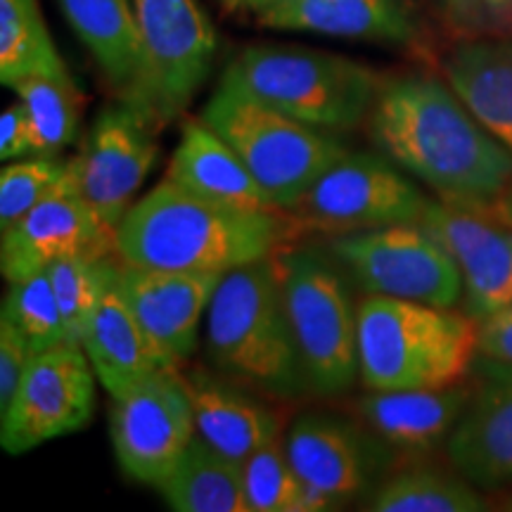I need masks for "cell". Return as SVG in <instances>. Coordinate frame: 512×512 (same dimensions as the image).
<instances>
[{
  "label": "cell",
  "mask_w": 512,
  "mask_h": 512,
  "mask_svg": "<svg viewBox=\"0 0 512 512\" xmlns=\"http://www.w3.org/2000/svg\"><path fill=\"white\" fill-rule=\"evenodd\" d=\"M370 128L384 155L439 200L482 211L503 204L512 185V152L437 76L403 74L380 83Z\"/></svg>",
  "instance_id": "1"
},
{
  "label": "cell",
  "mask_w": 512,
  "mask_h": 512,
  "mask_svg": "<svg viewBox=\"0 0 512 512\" xmlns=\"http://www.w3.org/2000/svg\"><path fill=\"white\" fill-rule=\"evenodd\" d=\"M299 233L290 211L228 207L164 178L119 221L114 254L152 271L226 275L278 254Z\"/></svg>",
  "instance_id": "2"
},
{
  "label": "cell",
  "mask_w": 512,
  "mask_h": 512,
  "mask_svg": "<svg viewBox=\"0 0 512 512\" xmlns=\"http://www.w3.org/2000/svg\"><path fill=\"white\" fill-rule=\"evenodd\" d=\"M204 337L209 361L230 382L275 399H294L309 389L275 254L223 275L211 297Z\"/></svg>",
  "instance_id": "3"
},
{
  "label": "cell",
  "mask_w": 512,
  "mask_h": 512,
  "mask_svg": "<svg viewBox=\"0 0 512 512\" xmlns=\"http://www.w3.org/2000/svg\"><path fill=\"white\" fill-rule=\"evenodd\" d=\"M477 320L451 309L368 294L358 304V375L368 389H437L463 382Z\"/></svg>",
  "instance_id": "4"
},
{
  "label": "cell",
  "mask_w": 512,
  "mask_h": 512,
  "mask_svg": "<svg viewBox=\"0 0 512 512\" xmlns=\"http://www.w3.org/2000/svg\"><path fill=\"white\" fill-rule=\"evenodd\" d=\"M200 119L238 152L278 209L290 211L347 147L328 131L287 117L242 86L226 67Z\"/></svg>",
  "instance_id": "5"
},
{
  "label": "cell",
  "mask_w": 512,
  "mask_h": 512,
  "mask_svg": "<svg viewBox=\"0 0 512 512\" xmlns=\"http://www.w3.org/2000/svg\"><path fill=\"white\" fill-rule=\"evenodd\" d=\"M228 69L256 98L328 133L361 124L380 88L366 64L299 46H249Z\"/></svg>",
  "instance_id": "6"
},
{
  "label": "cell",
  "mask_w": 512,
  "mask_h": 512,
  "mask_svg": "<svg viewBox=\"0 0 512 512\" xmlns=\"http://www.w3.org/2000/svg\"><path fill=\"white\" fill-rule=\"evenodd\" d=\"M287 316L309 392L347 394L358 375V309L328 259L316 249H280Z\"/></svg>",
  "instance_id": "7"
},
{
  "label": "cell",
  "mask_w": 512,
  "mask_h": 512,
  "mask_svg": "<svg viewBox=\"0 0 512 512\" xmlns=\"http://www.w3.org/2000/svg\"><path fill=\"white\" fill-rule=\"evenodd\" d=\"M330 252L368 294L439 309L463 299L458 264L420 221L332 235Z\"/></svg>",
  "instance_id": "8"
},
{
  "label": "cell",
  "mask_w": 512,
  "mask_h": 512,
  "mask_svg": "<svg viewBox=\"0 0 512 512\" xmlns=\"http://www.w3.org/2000/svg\"><path fill=\"white\" fill-rule=\"evenodd\" d=\"M427 202L394 164L366 152H347L306 190L290 214L302 230L339 235L420 221Z\"/></svg>",
  "instance_id": "9"
},
{
  "label": "cell",
  "mask_w": 512,
  "mask_h": 512,
  "mask_svg": "<svg viewBox=\"0 0 512 512\" xmlns=\"http://www.w3.org/2000/svg\"><path fill=\"white\" fill-rule=\"evenodd\" d=\"M197 434L188 382L159 368L138 387L112 399L110 437L121 472L133 482L157 486L174 470Z\"/></svg>",
  "instance_id": "10"
},
{
  "label": "cell",
  "mask_w": 512,
  "mask_h": 512,
  "mask_svg": "<svg viewBox=\"0 0 512 512\" xmlns=\"http://www.w3.org/2000/svg\"><path fill=\"white\" fill-rule=\"evenodd\" d=\"M157 128L138 107L117 100L102 107L69 159L76 190L107 228L117 230L150 176L159 155Z\"/></svg>",
  "instance_id": "11"
},
{
  "label": "cell",
  "mask_w": 512,
  "mask_h": 512,
  "mask_svg": "<svg viewBox=\"0 0 512 512\" xmlns=\"http://www.w3.org/2000/svg\"><path fill=\"white\" fill-rule=\"evenodd\" d=\"M95 370L79 344L41 351L0 411V446L10 456L83 430L95 413Z\"/></svg>",
  "instance_id": "12"
},
{
  "label": "cell",
  "mask_w": 512,
  "mask_h": 512,
  "mask_svg": "<svg viewBox=\"0 0 512 512\" xmlns=\"http://www.w3.org/2000/svg\"><path fill=\"white\" fill-rule=\"evenodd\" d=\"M159 112L181 117L207 83L216 57V29L197 0H133Z\"/></svg>",
  "instance_id": "13"
},
{
  "label": "cell",
  "mask_w": 512,
  "mask_h": 512,
  "mask_svg": "<svg viewBox=\"0 0 512 512\" xmlns=\"http://www.w3.org/2000/svg\"><path fill=\"white\" fill-rule=\"evenodd\" d=\"M219 273L152 271L112 264V285L143 328L159 368L178 370L195 354L200 323L207 318Z\"/></svg>",
  "instance_id": "14"
},
{
  "label": "cell",
  "mask_w": 512,
  "mask_h": 512,
  "mask_svg": "<svg viewBox=\"0 0 512 512\" xmlns=\"http://www.w3.org/2000/svg\"><path fill=\"white\" fill-rule=\"evenodd\" d=\"M420 223L458 264L467 316L482 323L512 304V221L441 200L427 202Z\"/></svg>",
  "instance_id": "15"
},
{
  "label": "cell",
  "mask_w": 512,
  "mask_h": 512,
  "mask_svg": "<svg viewBox=\"0 0 512 512\" xmlns=\"http://www.w3.org/2000/svg\"><path fill=\"white\" fill-rule=\"evenodd\" d=\"M112 252L114 230L79 195L69 169V181L60 190L3 230L0 271L8 283H17L46 271L64 256L91 254L102 259Z\"/></svg>",
  "instance_id": "16"
},
{
  "label": "cell",
  "mask_w": 512,
  "mask_h": 512,
  "mask_svg": "<svg viewBox=\"0 0 512 512\" xmlns=\"http://www.w3.org/2000/svg\"><path fill=\"white\" fill-rule=\"evenodd\" d=\"M62 17L86 46L107 83L128 105L138 107L159 126L157 88L133 12V0H57Z\"/></svg>",
  "instance_id": "17"
},
{
  "label": "cell",
  "mask_w": 512,
  "mask_h": 512,
  "mask_svg": "<svg viewBox=\"0 0 512 512\" xmlns=\"http://www.w3.org/2000/svg\"><path fill=\"white\" fill-rule=\"evenodd\" d=\"M484 370L446 453L465 479L494 491L512 484V366L486 358Z\"/></svg>",
  "instance_id": "18"
},
{
  "label": "cell",
  "mask_w": 512,
  "mask_h": 512,
  "mask_svg": "<svg viewBox=\"0 0 512 512\" xmlns=\"http://www.w3.org/2000/svg\"><path fill=\"white\" fill-rule=\"evenodd\" d=\"M470 396L463 382L437 389H370L358 401V413L387 446L406 456H427L446 444Z\"/></svg>",
  "instance_id": "19"
},
{
  "label": "cell",
  "mask_w": 512,
  "mask_h": 512,
  "mask_svg": "<svg viewBox=\"0 0 512 512\" xmlns=\"http://www.w3.org/2000/svg\"><path fill=\"white\" fill-rule=\"evenodd\" d=\"M164 178L209 202L252 211H283L256 183L238 152L202 119L183 124Z\"/></svg>",
  "instance_id": "20"
},
{
  "label": "cell",
  "mask_w": 512,
  "mask_h": 512,
  "mask_svg": "<svg viewBox=\"0 0 512 512\" xmlns=\"http://www.w3.org/2000/svg\"><path fill=\"white\" fill-rule=\"evenodd\" d=\"M261 27L349 41L408 43L415 22L406 0H285L256 12Z\"/></svg>",
  "instance_id": "21"
},
{
  "label": "cell",
  "mask_w": 512,
  "mask_h": 512,
  "mask_svg": "<svg viewBox=\"0 0 512 512\" xmlns=\"http://www.w3.org/2000/svg\"><path fill=\"white\" fill-rule=\"evenodd\" d=\"M285 451L302 482L332 508L366 489L370 470L368 448L342 422L306 415L287 432Z\"/></svg>",
  "instance_id": "22"
},
{
  "label": "cell",
  "mask_w": 512,
  "mask_h": 512,
  "mask_svg": "<svg viewBox=\"0 0 512 512\" xmlns=\"http://www.w3.org/2000/svg\"><path fill=\"white\" fill-rule=\"evenodd\" d=\"M188 389L195 406L197 434L223 453L245 463L254 451L280 437V418L256 396L207 373H192Z\"/></svg>",
  "instance_id": "23"
},
{
  "label": "cell",
  "mask_w": 512,
  "mask_h": 512,
  "mask_svg": "<svg viewBox=\"0 0 512 512\" xmlns=\"http://www.w3.org/2000/svg\"><path fill=\"white\" fill-rule=\"evenodd\" d=\"M444 74L479 124L512 152V41L460 43L444 60Z\"/></svg>",
  "instance_id": "24"
},
{
  "label": "cell",
  "mask_w": 512,
  "mask_h": 512,
  "mask_svg": "<svg viewBox=\"0 0 512 512\" xmlns=\"http://www.w3.org/2000/svg\"><path fill=\"white\" fill-rule=\"evenodd\" d=\"M81 347L91 361L95 377L112 399L131 392L145 377L159 370L157 356L143 328L124 297L114 290L112 275L110 287L102 294L88 323Z\"/></svg>",
  "instance_id": "25"
},
{
  "label": "cell",
  "mask_w": 512,
  "mask_h": 512,
  "mask_svg": "<svg viewBox=\"0 0 512 512\" xmlns=\"http://www.w3.org/2000/svg\"><path fill=\"white\" fill-rule=\"evenodd\" d=\"M155 489L176 512H249L242 465L216 451L200 434Z\"/></svg>",
  "instance_id": "26"
},
{
  "label": "cell",
  "mask_w": 512,
  "mask_h": 512,
  "mask_svg": "<svg viewBox=\"0 0 512 512\" xmlns=\"http://www.w3.org/2000/svg\"><path fill=\"white\" fill-rule=\"evenodd\" d=\"M24 76H69L38 0H0V81Z\"/></svg>",
  "instance_id": "27"
},
{
  "label": "cell",
  "mask_w": 512,
  "mask_h": 512,
  "mask_svg": "<svg viewBox=\"0 0 512 512\" xmlns=\"http://www.w3.org/2000/svg\"><path fill=\"white\" fill-rule=\"evenodd\" d=\"M489 508L463 475L418 467L387 479L370 501L375 512H482Z\"/></svg>",
  "instance_id": "28"
},
{
  "label": "cell",
  "mask_w": 512,
  "mask_h": 512,
  "mask_svg": "<svg viewBox=\"0 0 512 512\" xmlns=\"http://www.w3.org/2000/svg\"><path fill=\"white\" fill-rule=\"evenodd\" d=\"M36 131V155L57 157L74 143L81 119V93L72 76H24L12 83Z\"/></svg>",
  "instance_id": "29"
},
{
  "label": "cell",
  "mask_w": 512,
  "mask_h": 512,
  "mask_svg": "<svg viewBox=\"0 0 512 512\" xmlns=\"http://www.w3.org/2000/svg\"><path fill=\"white\" fill-rule=\"evenodd\" d=\"M249 512H320L332 505L302 482L285 451V441L273 439L242 463Z\"/></svg>",
  "instance_id": "30"
},
{
  "label": "cell",
  "mask_w": 512,
  "mask_h": 512,
  "mask_svg": "<svg viewBox=\"0 0 512 512\" xmlns=\"http://www.w3.org/2000/svg\"><path fill=\"white\" fill-rule=\"evenodd\" d=\"M50 283H53L57 304H60L64 325H67L69 342L79 344L86 335L95 309H98L102 294L110 287L112 261L107 256L76 254L64 256L48 268Z\"/></svg>",
  "instance_id": "31"
},
{
  "label": "cell",
  "mask_w": 512,
  "mask_h": 512,
  "mask_svg": "<svg viewBox=\"0 0 512 512\" xmlns=\"http://www.w3.org/2000/svg\"><path fill=\"white\" fill-rule=\"evenodd\" d=\"M0 318L8 320L12 328L34 347L36 354L69 342L67 325H64L48 271L10 283Z\"/></svg>",
  "instance_id": "32"
},
{
  "label": "cell",
  "mask_w": 512,
  "mask_h": 512,
  "mask_svg": "<svg viewBox=\"0 0 512 512\" xmlns=\"http://www.w3.org/2000/svg\"><path fill=\"white\" fill-rule=\"evenodd\" d=\"M69 181V159L34 155L0 171V228H10Z\"/></svg>",
  "instance_id": "33"
},
{
  "label": "cell",
  "mask_w": 512,
  "mask_h": 512,
  "mask_svg": "<svg viewBox=\"0 0 512 512\" xmlns=\"http://www.w3.org/2000/svg\"><path fill=\"white\" fill-rule=\"evenodd\" d=\"M36 351L8 320L0 318V411L10 406L19 382L27 375Z\"/></svg>",
  "instance_id": "34"
},
{
  "label": "cell",
  "mask_w": 512,
  "mask_h": 512,
  "mask_svg": "<svg viewBox=\"0 0 512 512\" xmlns=\"http://www.w3.org/2000/svg\"><path fill=\"white\" fill-rule=\"evenodd\" d=\"M36 155V131L31 124L27 107L15 102L0 117V159L12 162V159H24Z\"/></svg>",
  "instance_id": "35"
},
{
  "label": "cell",
  "mask_w": 512,
  "mask_h": 512,
  "mask_svg": "<svg viewBox=\"0 0 512 512\" xmlns=\"http://www.w3.org/2000/svg\"><path fill=\"white\" fill-rule=\"evenodd\" d=\"M477 354L512 366V304L477 323Z\"/></svg>",
  "instance_id": "36"
},
{
  "label": "cell",
  "mask_w": 512,
  "mask_h": 512,
  "mask_svg": "<svg viewBox=\"0 0 512 512\" xmlns=\"http://www.w3.org/2000/svg\"><path fill=\"white\" fill-rule=\"evenodd\" d=\"M453 12L465 19H501L512 15V0H444Z\"/></svg>",
  "instance_id": "37"
},
{
  "label": "cell",
  "mask_w": 512,
  "mask_h": 512,
  "mask_svg": "<svg viewBox=\"0 0 512 512\" xmlns=\"http://www.w3.org/2000/svg\"><path fill=\"white\" fill-rule=\"evenodd\" d=\"M278 3H285V0H247V10H252L256 15V12L271 8V5H278Z\"/></svg>",
  "instance_id": "38"
},
{
  "label": "cell",
  "mask_w": 512,
  "mask_h": 512,
  "mask_svg": "<svg viewBox=\"0 0 512 512\" xmlns=\"http://www.w3.org/2000/svg\"><path fill=\"white\" fill-rule=\"evenodd\" d=\"M226 10H247V0H221Z\"/></svg>",
  "instance_id": "39"
},
{
  "label": "cell",
  "mask_w": 512,
  "mask_h": 512,
  "mask_svg": "<svg viewBox=\"0 0 512 512\" xmlns=\"http://www.w3.org/2000/svg\"><path fill=\"white\" fill-rule=\"evenodd\" d=\"M498 214L503 216V219H508V221H512V200H508V207H498Z\"/></svg>",
  "instance_id": "40"
},
{
  "label": "cell",
  "mask_w": 512,
  "mask_h": 512,
  "mask_svg": "<svg viewBox=\"0 0 512 512\" xmlns=\"http://www.w3.org/2000/svg\"><path fill=\"white\" fill-rule=\"evenodd\" d=\"M508 510H512V498H510V503H508Z\"/></svg>",
  "instance_id": "41"
}]
</instances>
